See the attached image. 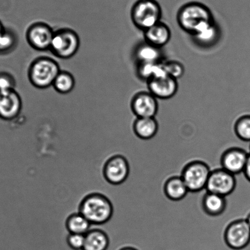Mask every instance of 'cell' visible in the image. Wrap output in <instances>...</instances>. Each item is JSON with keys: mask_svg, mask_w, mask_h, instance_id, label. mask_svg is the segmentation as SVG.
Here are the masks:
<instances>
[{"mask_svg": "<svg viewBox=\"0 0 250 250\" xmlns=\"http://www.w3.org/2000/svg\"><path fill=\"white\" fill-rule=\"evenodd\" d=\"M79 212L83 215L92 226L105 225L113 216V204L110 199L103 193H89L83 198L80 204Z\"/></svg>", "mask_w": 250, "mask_h": 250, "instance_id": "1", "label": "cell"}, {"mask_svg": "<svg viewBox=\"0 0 250 250\" xmlns=\"http://www.w3.org/2000/svg\"><path fill=\"white\" fill-rule=\"evenodd\" d=\"M177 21L182 30L191 36L215 21L210 9L197 1L182 6L177 14Z\"/></svg>", "mask_w": 250, "mask_h": 250, "instance_id": "2", "label": "cell"}, {"mask_svg": "<svg viewBox=\"0 0 250 250\" xmlns=\"http://www.w3.org/2000/svg\"><path fill=\"white\" fill-rule=\"evenodd\" d=\"M60 71V65L55 60L48 57H39L29 67L28 79L35 88L47 89L53 86Z\"/></svg>", "mask_w": 250, "mask_h": 250, "instance_id": "3", "label": "cell"}, {"mask_svg": "<svg viewBox=\"0 0 250 250\" xmlns=\"http://www.w3.org/2000/svg\"><path fill=\"white\" fill-rule=\"evenodd\" d=\"M130 16L136 27L145 31L161 21L162 9L157 0H137Z\"/></svg>", "mask_w": 250, "mask_h": 250, "instance_id": "4", "label": "cell"}, {"mask_svg": "<svg viewBox=\"0 0 250 250\" xmlns=\"http://www.w3.org/2000/svg\"><path fill=\"white\" fill-rule=\"evenodd\" d=\"M79 35L70 28H62L55 31L50 50L56 57L67 60L76 55L79 50Z\"/></svg>", "mask_w": 250, "mask_h": 250, "instance_id": "5", "label": "cell"}, {"mask_svg": "<svg viewBox=\"0 0 250 250\" xmlns=\"http://www.w3.org/2000/svg\"><path fill=\"white\" fill-rule=\"evenodd\" d=\"M211 171L209 167L205 163L193 162L184 169L181 178L189 191L199 192L206 190Z\"/></svg>", "mask_w": 250, "mask_h": 250, "instance_id": "6", "label": "cell"}, {"mask_svg": "<svg viewBox=\"0 0 250 250\" xmlns=\"http://www.w3.org/2000/svg\"><path fill=\"white\" fill-rule=\"evenodd\" d=\"M130 174V165L124 155H114L106 160L103 168L104 178L113 186L125 183Z\"/></svg>", "mask_w": 250, "mask_h": 250, "instance_id": "7", "label": "cell"}, {"mask_svg": "<svg viewBox=\"0 0 250 250\" xmlns=\"http://www.w3.org/2000/svg\"><path fill=\"white\" fill-rule=\"evenodd\" d=\"M237 179L234 175L223 168L211 171L206 190L208 193L227 197L236 188Z\"/></svg>", "mask_w": 250, "mask_h": 250, "instance_id": "8", "label": "cell"}, {"mask_svg": "<svg viewBox=\"0 0 250 250\" xmlns=\"http://www.w3.org/2000/svg\"><path fill=\"white\" fill-rule=\"evenodd\" d=\"M55 31L44 22L34 23L29 26L26 33L28 44L38 51L50 50Z\"/></svg>", "mask_w": 250, "mask_h": 250, "instance_id": "9", "label": "cell"}, {"mask_svg": "<svg viewBox=\"0 0 250 250\" xmlns=\"http://www.w3.org/2000/svg\"><path fill=\"white\" fill-rule=\"evenodd\" d=\"M225 241L232 249L240 250L250 244V227L246 219H239L230 223L226 229Z\"/></svg>", "mask_w": 250, "mask_h": 250, "instance_id": "10", "label": "cell"}, {"mask_svg": "<svg viewBox=\"0 0 250 250\" xmlns=\"http://www.w3.org/2000/svg\"><path fill=\"white\" fill-rule=\"evenodd\" d=\"M131 109L137 118H155L159 110L157 99L150 92L137 93L131 101Z\"/></svg>", "mask_w": 250, "mask_h": 250, "instance_id": "11", "label": "cell"}, {"mask_svg": "<svg viewBox=\"0 0 250 250\" xmlns=\"http://www.w3.org/2000/svg\"><path fill=\"white\" fill-rule=\"evenodd\" d=\"M22 109V101L14 90L0 92V119L11 121L18 118Z\"/></svg>", "mask_w": 250, "mask_h": 250, "instance_id": "12", "label": "cell"}, {"mask_svg": "<svg viewBox=\"0 0 250 250\" xmlns=\"http://www.w3.org/2000/svg\"><path fill=\"white\" fill-rule=\"evenodd\" d=\"M147 86L153 96L164 100L173 98L178 90V80L168 75L149 80L147 82Z\"/></svg>", "mask_w": 250, "mask_h": 250, "instance_id": "13", "label": "cell"}, {"mask_svg": "<svg viewBox=\"0 0 250 250\" xmlns=\"http://www.w3.org/2000/svg\"><path fill=\"white\" fill-rule=\"evenodd\" d=\"M249 155V152L242 148H231L223 155L222 168L234 175L241 174L244 171Z\"/></svg>", "mask_w": 250, "mask_h": 250, "instance_id": "14", "label": "cell"}, {"mask_svg": "<svg viewBox=\"0 0 250 250\" xmlns=\"http://www.w3.org/2000/svg\"><path fill=\"white\" fill-rule=\"evenodd\" d=\"M145 42L162 48L171 40V32L169 26L162 21L144 31Z\"/></svg>", "mask_w": 250, "mask_h": 250, "instance_id": "15", "label": "cell"}, {"mask_svg": "<svg viewBox=\"0 0 250 250\" xmlns=\"http://www.w3.org/2000/svg\"><path fill=\"white\" fill-rule=\"evenodd\" d=\"M231 194L227 197H224L217 194L206 193L203 201L204 210L208 215L213 217L223 214L227 209Z\"/></svg>", "mask_w": 250, "mask_h": 250, "instance_id": "16", "label": "cell"}, {"mask_svg": "<svg viewBox=\"0 0 250 250\" xmlns=\"http://www.w3.org/2000/svg\"><path fill=\"white\" fill-rule=\"evenodd\" d=\"M132 127L138 138L149 140L159 132V123L155 118H137L133 122Z\"/></svg>", "mask_w": 250, "mask_h": 250, "instance_id": "17", "label": "cell"}, {"mask_svg": "<svg viewBox=\"0 0 250 250\" xmlns=\"http://www.w3.org/2000/svg\"><path fill=\"white\" fill-rule=\"evenodd\" d=\"M110 242V238L105 230L98 228H91L85 234L83 250H107Z\"/></svg>", "mask_w": 250, "mask_h": 250, "instance_id": "18", "label": "cell"}, {"mask_svg": "<svg viewBox=\"0 0 250 250\" xmlns=\"http://www.w3.org/2000/svg\"><path fill=\"white\" fill-rule=\"evenodd\" d=\"M134 57L138 63L162 62L161 48L145 42L137 45L134 51Z\"/></svg>", "mask_w": 250, "mask_h": 250, "instance_id": "19", "label": "cell"}, {"mask_svg": "<svg viewBox=\"0 0 250 250\" xmlns=\"http://www.w3.org/2000/svg\"><path fill=\"white\" fill-rule=\"evenodd\" d=\"M220 31L217 24L213 21L192 35L196 44L202 47H210L219 40Z\"/></svg>", "mask_w": 250, "mask_h": 250, "instance_id": "20", "label": "cell"}, {"mask_svg": "<svg viewBox=\"0 0 250 250\" xmlns=\"http://www.w3.org/2000/svg\"><path fill=\"white\" fill-rule=\"evenodd\" d=\"M165 194L173 201H180L189 192L188 188L181 177H174L169 179L165 187Z\"/></svg>", "mask_w": 250, "mask_h": 250, "instance_id": "21", "label": "cell"}, {"mask_svg": "<svg viewBox=\"0 0 250 250\" xmlns=\"http://www.w3.org/2000/svg\"><path fill=\"white\" fill-rule=\"evenodd\" d=\"M65 227L71 234L85 235L91 229L92 225L81 213L75 212L67 218Z\"/></svg>", "mask_w": 250, "mask_h": 250, "instance_id": "22", "label": "cell"}, {"mask_svg": "<svg viewBox=\"0 0 250 250\" xmlns=\"http://www.w3.org/2000/svg\"><path fill=\"white\" fill-rule=\"evenodd\" d=\"M137 72L141 79L149 82L154 78L167 75L164 62L138 63Z\"/></svg>", "mask_w": 250, "mask_h": 250, "instance_id": "23", "label": "cell"}, {"mask_svg": "<svg viewBox=\"0 0 250 250\" xmlns=\"http://www.w3.org/2000/svg\"><path fill=\"white\" fill-rule=\"evenodd\" d=\"M75 86V80L72 74L64 70H61L53 82V87L60 94H67L73 91Z\"/></svg>", "mask_w": 250, "mask_h": 250, "instance_id": "24", "label": "cell"}, {"mask_svg": "<svg viewBox=\"0 0 250 250\" xmlns=\"http://www.w3.org/2000/svg\"><path fill=\"white\" fill-rule=\"evenodd\" d=\"M18 43V35L13 30L6 28L0 36V55L8 54L13 52Z\"/></svg>", "mask_w": 250, "mask_h": 250, "instance_id": "25", "label": "cell"}, {"mask_svg": "<svg viewBox=\"0 0 250 250\" xmlns=\"http://www.w3.org/2000/svg\"><path fill=\"white\" fill-rule=\"evenodd\" d=\"M234 131L240 140L250 143V115L240 116L235 121Z\"/></svg>", "mask_w": 250, "mask_h": 250, "instance_id": "26", "label": "cell"}, {"mask_svg": "<svg viewBox=\"0 0 250 250\" xmlns=\"http://www.w3.org/2000/svg\"><path fill=\"white\" fill-rule=\"evenodd\" d=\"M164 67L167 75L178 80L183 76L185 67L181 62L173 60L164 62Z\"/></svg>", "mask_w": 250, "mask_h": 250, "instance_id": "27", "label": "cell"}, {"mask_svg": "<svg viewBox=\"0 0 250 250\" xmlns=\"http://www.w3.org/2000/svg\"><path fill=\"white\" fill-rule=\"evenodd\" d=\"M16 86L15 78L10 73L0 72V92L14 90Z\"/></svg>", "mask_w": 250, "mask_h": 250, "instance_id": "28", "label": "cell"}, {"mask_svg": "<svg viewBox=\"0 0 250 250\" xmlns=\"http://www.w3.org/2000/svg\"><path fill=\"white\" fill-rule=\"evenodd\" d=\"M84 242H85V235L69 233L66 237L68 247L73 250H83Z\"/></svg>", "mask_w": 250, "mask_h": 250, "instance_id": "29", "label": "cell"}, {"mask_svg": "<svg viewBox=\"0 0 250 250\" xmlns=\"http://www.w3.org/2000/svg\"><path fill=\"white\" fill-rule=\"evenodd\" d=\"M243 173H244L245 178L250 183V154H249V157H248L247 164L245 165Z\"/></svg>", "mask_w": 250, "mask_h": 250, "instance_id": "30", "label": "cell"}, {"mask_svg": "<svg viewBox=\"0 0 250 250\" xmlns=\"http://www.w3.org/2000/svg\"><path fill=\"white\" fill-rule=\"evenodd\" d=\"M5 29L6 28L4 27L3 23H2V21H0V36H1V34L4 32V30H5Z\"/></svg>", "mask_w": 250, "mask_h": 250, "instance_id": "31", "label": "cell"}, {"mask_svg": "<svg viewBox=\"0 0 250 250\" xmlns=\"http://www.w3.org/2000/svg\"><path fill=\"white\" fill-rule=\"evenodd\" d=\"M119 250H138L137 249H134V248L132 247H125L123 248V249H121Z\"/></svg>", "mask_w": 250, "mask_h": 250, "instance_id": "32", "label": "cell"}, {"mask_svg": "<svg viewBox=\"0 0 250 250\" xmlns=\"http://www.w3.org/2000/svg\"><path fill=\"white\" fill-rule=\"evenodd\" d=\"M247 222L248 223V224L249 225L250 227V212L249 215H248L247 217L246 218Z\"/></svg>", "mask_w": 250, "mask_h": 250, "instance_id": "33", "label": "cell"}, {"mask_svg": "<svg viewBox=\"0 0 250 250\" xmlns=\"http://www.w3.org/2000/svg\"><path fill=\"white\" fill-rule=\"evenodd\" d=\"M249 152H250V146H249Z\"/></svg>", "mask_w": 250, "mask_h": 250, "instance_id": "34", "label": "cell"}]
</instances>
